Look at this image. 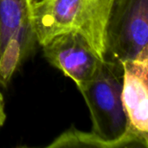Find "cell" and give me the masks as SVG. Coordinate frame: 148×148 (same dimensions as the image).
I'll return each mask as SVG.
<instances>
[{"mask_svg":"<svg viewBox=\"0 0 148 148\" xmlns=\"http://www.w3.org/2000/svg\"><path fill=\"white\" fill-rule=\"evenodd\" d=\"M122 75L121 62L104 60L95 76L79 89L90 113L91 131L107 140L147 148L148 144L128 130L121 99Z\"/></svg>","mask_w":148,"mask_h":148,"instance_id":"obj_2","label":"cell"},{"mask_svg":"<svg viewBox=\"0 0 148 148\" xmlns=\"http://www.w3.org/2000/svg\"><path fill=\"white\" fill-rule=\"evenodd\" d=\"M6 120V113H5V104L2 93L0 92V129L3 126Z\"/></svg>","mask_w":148,"mask_h":148,"instance_id":"obj_8","label":"cell"},{"mask_svg":"<svg viewBox=\"0 0 148 148\" xmlns=\"http://www.w3.org/2000/svg\"><path fill=\"white\" fill-rule=\"evenodd\" d=\"M37 44L27 0H0V85L6 87Z\"/></svg>","mask_w":148,"mask_h":148,"instance_id":"obj_4","label":"cell"},{"mask_svg":"<svg viewBox=\"0 0 148 148\" xmlns=\"http://www.w3.org/2000/svg\"><path fill=\"white\" fill-rule=\"evenodd\" d=\"M39 1H41V0H27L29 5L34 4V3H37V2H39Z\"/></svg>","mask_w":148,"mask_h":148,"instance_id":"obj_9","label":"cell"},{"mask_svg":"<svg viewBox=\"0 0 148 148\" xmlns=\"http://www.w3.org/2000/svg\"><path fill=\"white\" fill-rule=\"evenodd\" d=\"M112 0H41L29 5L30 23L37 44L76 32L105 60V30Z\"/></svg>","mask_w":148,"mask_h":148,"instance_id":"obj_1","label":"cell"},{"mask_svg":"<svg viewBox=\"0 0 148 148\" xmlns=\"http://www.w3.org/2000/svg\"><path fill=\"white\" fill-rule=\"evenodd\" d=\"M47 147H99L117 148L133 147L126 141H110L98 136L92 131L84 132L71 127L61 135L56 137Z\"/></svg>","mask_w":148,"mask_h":148,"instance_id":"obj_7","label":"cell"},{"mask_svg":"<svg viewBox=\"0 0 148 148\" xmlns=\"http://www.w3.org/2000/svg\"><path fill=\"white\" fill-rule=\"evenodd\" d=\"M148 56V0H112L105 30V60Z\"/></svg>","mask_w":148,"mask_h":148,"instance_id":"obj_3","label":"cell"},{"mask_svg":"<svg viewBox=\"0 0 148 148\" xmlns=\"http://www.w3.org/2000/svg\"><path fill=\"white\" fill-rule=\"evenodd\" d=\"M42 47L49 63L73 80L78 90L95 76L104 61L76 32L57 35Z\"/></svg>","mask_w":148,"mask_h":148,"instance_id":"obj_5","label":"cell"},{"mask_svg":"<svg viewBox=\"0 0 148 148\" xmlns=\"http://www.w3.org/2000/svg\"><path fill=\"white\" fill-rule=\"evenodd\" d=\"M123 108L128 130L148 144V56L121 62Z\"/></svg>","mask_w":148,"mask_h":148,"instance_id":"obj_6","label":"cell"}]
</instances>
